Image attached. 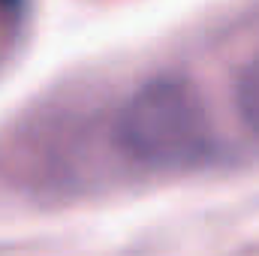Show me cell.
Segmentation results:
<instances>
[{
    "label": "cell",
    "mask_w": 259,
    "mask_h": 256,
    "mask_svg": "<svg viewBox=\"0 0 259 256\" xmlns=\"http://www.w3.org/2000/svg\"><path fill=\"white\" fill-rule=\"evenodd\" d=\"M121 151L154 169H181L211 151V118L190 81L157 78L139 88L118 115Z\"/></svg>",
    "instance_id": "6da1fadb"
},
{
    "label": "cell",
    "mask_w": 259,
    "mask_h": 256,
    "mask_svg": "<svg viewBox=\"0 0 259 256\" xmlns=\"http://www.w3.org/2000/svg\"><path fill=\"white\" fill-rule=\"evenodd\" d=\"M235 106L247 130H253L259 136V55L241 69L235 81Z\"/></svg>",
    "instance_id": "7a4b0ae2"
}]
</instances>
